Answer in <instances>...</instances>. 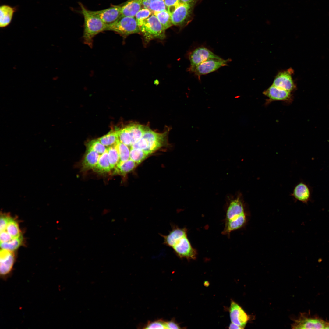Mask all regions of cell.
Returning <instances> with one entry per match:
<instances>
[{
	"mask_svg": "<svg viewBox=\"0 0 329 329\" xmlns=\"http://www.w3.org/2000/svg\"><path fill=\"white\" fill-rule=\"evenodd\" d=\"M241 196L239 194L230 200L223 234L229 235L232 232L241 228L246 222V216Z\"/></svg>",
	"mask_w": 329,
	"mask_h": 329,
	"instance_id": "cell-1",
	"label": "cell"
},
{
	"mask_svg": "<svg viewBox=\"0 0 329 329\" xmlns=\"http://www.w3.org/2000/svg\"><path fill=\"white\" fill-rule=\"evenodd\" d=\"M79 5L84 19L83 41L85 44L92 48L94 38L99 33L106 30L107 25L82 3H80Z\"/></svg>",
	"mask_w": 329,
	"mask_h": 329,
	"instance_id": "cell-2",
	"label": "cell"
},
{
	"mask_svg": "<svg viewBox=\"0 0 329 329\" xmlns=\"http://www.w3.org/2000/svg\"><path fill=\"white\" fill-rule=\"evenodd\" d=\"M144 44L154 39L163 40L166 37L165 30L157 17L152 14L139 27Z\"/></svg>",
	"mask_w": 329,
	"mask_h": 329,
	"instance_id": "cell-3",
	"label": "cell"
},
{
	"mask_svg": "<svg viewBox=\"0 0 329 329\" xmlns=\"http://www.w3.org/2000/svg\"><path fill=\"white\" fill-rule=\"evenodd\" d=\"M119 34L124 39L130 34L140 33L135 17L121 16L114 23L107 26L106 30Z\"/></svg>",
	"mask_w": 329,
	"mask_h": 329,
	"instance_id": "cell-4",
	"label": "cell"
},
{
	"mask_svg": "<svg viewBox=\"0 0 329 329\" xmlns=\"http://www.w3.org/2000/svg\"><path fill=\"white\" fill-rule=\"evenodd\" d=\"M293 329H329V320L308 313H302L292 325Z\"/></svg>",
	"mask_w": 329,
	"mask_h": 329,
	"instance_id": "cell-5",
	"label": "cell"
},
{
	"mask_svg": "<svg viewBox=\"0 0 329 329\" xmlns=\"http://www.w3.org/2000/svg\"><path fill=\"white\" fill-rule=\"evenodd\" d=\"M196 3H181L171 14L173 25L184 27L193 19L194 8Z\"/></svg>",
	"mask_w": 329,
	"mask_h": 329,
	"instance_id": "cell-6",
	"label": "cell"
},
{
	"mask_svg": "<svg viewBox=\"0 0 329 329\" xmlns=\"http://www.w3.org/2000/svg\"><path fill=\"white\" fill-rule=\"evenodd\" d=\"M172 248L175 253L181 258L190 260L196 258L197 251L192 246L188 238L187 233L181 236Z\"/></svg>",
	"mask_w": 329,
	"mask_h": 329,
	"instance_id": "cell-7",
	"label": "cell"
},
{
	"mask_svg": "<svg viewBox=\"0 0 329 329\" xmlns=\"http://www.w3.org/2000/svg\"><path fill=\"white\" fill-rule=\"evenodd\" d=\"M231 61L230 59H209L200 64L191 72L198 76L200 80L201 76L214 72L222 67L227 66L228 63Z\"/></svg>",
	"mask_w": 329,
	"mask_h": 329,
	"instance_id": "cell-8",
	"label": "cell"
},
{
	"mask_svg": "<svg viewBox=\"0 0 329 329\" xmlns=\"http://www.w3.org/2000/svg\"><path fill=\"white\" fill-rule=\"evenodd\" d=\"M15 257L12 251L2 249L0 252V278L6 281L13 274Z\"/></svg>",
	"mask_w": 329,
	"mask_h": 329,
	"instance_id": "cell-9",
	"label": "cell"
},
{
	"mask_svg": "<svg viewBox=\"0 0 329 329\" xmlns=\"http://www.w3.org/2000/svg\"><path fill=\"white\" fill-rule=\"evenodd\" d=\"M189 58L190 65L188 71L191 72L199 65L207 59L221 58L205 47L201 46L196 48L192 51L189 55Z\"/></svg>",
	"mask_w": 329,
	"mask_h": 329,
	"instance_id": "cell-10",
	"label": "cell"
},
{
	"mask_svg": "<svg viewBox=\"0 0 329 329\" xmlns=\"http://www.w3.org/2000/svg\"><path fill=\"white\" fill-rule=\"evenodd\" d=\"M166 135L165 133H156L147 127L142 136L147 143V147L144 150L150 154L160 148L164 144Z\"/></svg>",
	"mask_w": 329,
	"mask_h": 329,
	"instance_id": "cell-11",
	"label": "cell"
},
{
	"mask_svg": "<svg viewBox=\"0 0 329 329\" xmlns=\"http://www.w3.org/2000/svg\"><path fill=\"white\" fill-rule=\"evenodd\" d=\"M121 5H113L105 9L91 11L107 26L116 21L121 16Z\"/></svg>",
	"mask_w": 329,
	"mask_h": 329,
	"instance_id": "cell-12",
	"label": "cell"
},
{
	"mask_svg": "<svg viewBox=\"0 0 329 329\" xmlns=\"http://www.w3.org/2000/svg\"><path fill=\"white\" fill-rule=\"evenodd\" d=\"M231 321L244 329L249 320V317L242 308L232 300L229 308Z\"/></svg>",
	"mask_w": 329,
	"mask_h": 329,
	"instance_id": "cell-13",
	"label": "cell"
},
{
	"mask_svg": "<svg viewBox=\"0 0 329 329\" xmlns=\"http://www.w3.org/2000/svg\"><path fill=\"white\" fill-rule=\"evenodd\" d=\"M292 71L289 69L279 73L276 76L273 85L291 92L295 88L291 74Z\"/></svg>",
	"mask_w": 329,
	"mask_h": 329,
	"instance_id": "cell-14",
	"label": "cell"
},
{
	"mask_svg": "<svg viewBox=\"0 0 329 329\" xmlns=\"http://www.w3.org/2000/svg\"><path fill=\"white\" fill-rule=\"evenodd\" d=\"M18 9L17 6H12L4 4L0 6V27L4 28L11 23L14 13Z\"/></svg>",
	"mask_w": 329,
	"mask_h": 329,
	"instance_id": "cell-15",
	"label": "cell"
},
{
	"mask_svg": "<svg viewBox=\"0 0 329 329\" xmlns=\"http://www.w3.org/2000/svg\"><path fill=\"white\" fill-rule=\"evenodd\" d=\"M263 93L271 101H287L291 97L290 92L273 85L264 91Z\"/></svg>",
	"mask_w": 329,
	"mask_h": 329,
	"instance_id": "cell-16",
	"label": "cell"
},
{
	"mask_svg": "<svg viewBox=\"0 0 329 329\" xmlns=\"http://www.w3.org/2000/svg\"><path fill=\"white\" fill-rule=\"evenodd\" d=\"M143 0H128L121 5V16L135 17L141 9Z\"/></svg>",
	"mask_w": 329,
	"mask_h": 329,
	"instance_id": "cell-17",
	"label": "cell"
},
{
	"mask_svg": "<svg viewBox=\"0 0 329 329\" xmlns=\"http://www.w3.org/2000/svg\"><path fill=\"white\" fill-rule=\"evenodd\" d=\"M172 230L166 235L161 234L164 239V243L166 246L172 248L176 241L182 235L187 233V229L186 228H180L173 226Z\"/></svg>",
	"mask_w": 329,
	"mask_h": 329,
	"instance_id": "cell-18",
	"label": "cell"
},
{
	"mask_svg": "<svg viewBox=\"0 0 329 329\" xmlns=\"http://www.w3.org/2000/svg\"><path fill=\"white\" fill-rule=\"evenodd\" d=\"M292 195L297 200L306 203L310 199V191L306 184L301 182L295 186Z\"/></svg>",
	"mask_w": 329,
	"mask_h": 329,
	"instance_id": "cell-19",
	"label": "cell"
},
{
	"mask_svg": "<svg viewBox=\"0 0 329 329\" xmlns=\"http://www.w3.org/2000/svg\"><path fill=\"white\" fill-rule=\"evenodd\" d=\"M100 155L94 150L87 149L82 163L83 168L85 170L94 169L98 163Z\"/></svg>",
	"mask_w": 329,
	"mask_h": 329,
	"instance_id": "cell-20",
	"label": "cell"
},
{
	"mask_svg": "<svg viewBox=\"0 0 329 329\" xmlns=\"http://www.w3.org/2000/svg\"><path fill=\"white\" fill-rule=\"evenodd\" d=\"M138 164L130 159L126 161H119L115 168V173L125 175L133 170Z\"/></svg>",
	"mask_w": 329,
	"mask_h": 329,
	"instance_id": "cell-21",
	"label": "cell"
},
{
	"mask_svg": "<svg viewBox=\"0 0 329 329\" xmlns=\"http://www.w3.org/2000/svg\"><path fill=\"white\" fill-rule=\"evenodd\" d=\"M94 169L100 173L108 172L110 171L111 169L107 150L104 153L100 155L98 163Z\"/></svg>",
	"mask_w": 329,
	"mask_h": 329,
	"instance_id": "cell-22",
	"label": "cell"
},
{
	"mask_svg": "<svg viewBox=\"0 0 329 329\" xmlns=\"http://www.w3.org/2000/svg\"><path fill=\"white\" fill-rule=\"evenodd\" d=\"M128 127L131 137L132 145L142 137L147 127L135 124L129 125Z\"/></svg>",
	"mask_w": 329,
	"mask_h": 329,
	"instance_id": "cell-23",
	"label": "cell"
},
{
	"mask_svg": "<svg viewBox=\"0 0 329 329\" xmlns=\"http://www.w3.org/2000/svg\"><path fill=\"white\" fill-rule=\"evenodd\" d=\"M98 139L104 146L108 147L115 145L119 142L117 130H111Z\"/></svg>",
	"mask_w": 329,
	"mask_h": 329,
	"instance_id": "cell-24",
	"label": "cell"
},
{
	"mask_svg": "<svg viewBox=\"0 0 329 329\" xmlns=\"http://www.w3.org/2000/svg\"><path fill=\"white\" fill-rule=\"evenodd\" d=\"M152 13L157 17L165 30L173 25L170 15L167 10Z\"/></svg>",
	"mask_w": 329,
	"mask_h": 329,
	"instance_id": "cell-25",
	"label": "cell"
},
{
	"mask_svg": "<svg viewBox=\"0 0 329 329\" xmlns=\"http://www.w3.org/2000/svg\"><path fill=\"white\" fill-rule=\"evenodd\" d=\"M142 5L144 8L149 9L152 12L167 10L164 1L163 0H155L149 1H143Z\"/></svg>",
	"mask_w": 329,
	"mask_h": 329,
	"instance_id": "cell-26",
	"label": "cell"
},
{
	"mask_svg": "<svg viewBox=\"0 0 329 329\" xmlns=\"http://www.w3.org/2000/svg\"><path fill=\"white\" fill-rule=\"evenodd\" d=\"M107 150L111 168L112 169L115 168L119 161V154L116 145L108 147Z\"/></svg>",
	"mask_w": 329,
	"mask_h": 329,
	"instance_id": "cell-27",
	"label": "cell"
},
{
	"mask_svg": "<svg viewBox=\"0 0 329 329\" xmlns=\"http://www.w3.org/2000/svg\"><path fill=\"white\" fill-rule=\"evenodd\" d=\"M149 155L143 150L131 147L130 159L139 164Z\"/></svg>",
	"mask_w": 329,
	"mask_h": 329,
	"instance_id": "cell-28",
	"label": "cell"
},
{
	"mask_svg": "<svg viewBox=\"0 0 329 329\" xmlns=\"http://www.w3.org/2000/svg\"><path fill=\"white\" fill-rule=\"evenodd\" d=\"M5 231L13 238H18L21 236L20 231L17 222L10 217Z\"/></svg>",
	"mask_w": 329,
	"mask_h": 329,
	"instance_id": "cell-29",
	"label": "cell"
},
{
	"mask_svg": "<svg viewBox=\"0 0 329 329\" xmlns=\"http://www.w3.org/2000/svg\"><path fill=\"white\" fill-rule=\"evenodd\" d=\"M117 131L119 141L127 146L131 147L132 145V139L128 126L117 130Z\"/></svg>",
	"mask_w": 329,
	"mask_h": 329,
	"instance_id": "cell-30",
	"label": "cell"
},
{
	"mask_svg": "<svg viewBox=\"0 0 329 329\" xmlns=\"http://www.w3.org/2000/svg\"><path fill=\"white\" fill-rule=\"evenodd\" d=\"M22 241L21 236L18 238H13L8 242L0 243L1 248L2 249L13 251L19 246L22 243Z\"/></svg>",
	"mask_w": 329,
	"mask_h": 329,
	"instance_id": "cell-31",
	"label": "cell"
},
{
	"mask_svg": "<svg viewBox=\"0 0 329 329\" xmlns=\"http://www.w3.org/2000/svg\"><path fill=\"white\" fill-rule=\"evenodd\" d=\"M116 146L119 154V161H126L130 159V150L127 145L119 141Z\"/></svg>",
	"mask_w": 329,
	"mask_h": 329,
	"instance_id": "cell-32",
	"label": "cell"
},
{
	"mask_svg": "<svg viewBox=\"0 0 329 329\" xmlns=\"http://www.w3.org/2000/svg\"><path fill=\"white\" fill-rule=\"evenodd\" d=\"M152 14V12L147 9H141L135 16L139 27L141 26L145 21Z\"/></svg>",
	"mask_w": 329,
	"mask_h": 329,
	"instance_id": "cell-33",
	"label": "cell"
},
{
	"mask_svg": "<svg viewBox=\"0 0 329 329\" xmlns=\"http://www.w3.org/2000/svg\"><path fill=\"white\" fill-rule=\"evenodd\" d=\"M87 149L94 150L101 155L106 151L107 148L97 139H94L89 142L87 145Z\"/></svg>",
	"mask_w": 329,
	"mask_h": 329,
	"instance_id": "cell-34",
	"label": "cell"
},
{
	"mask_svg": "<svg viewBox=\"0 0 329 329\" xmlns=\"http://www.w3.org/2000/svg\"><path fill=\"white\" fill-rule=\"evenodd\" d=\"M164 1L167 10L170 15L181 3L183 2L180 0H164Z\"/></svg>",
	"mask_w": 329,
	"mask_h": 329,
	"instance_id": "cell-35",
	"label": "cell"
},
{
	"mask_svg": "<svg viewBox=\"0 0 329 329\" xmlns=\"http://www.w3.org/2000/svg\"><path fill=\"white\" fill-rule=\"evenodd\" d=\"M166 322L157 320L148 323L145 326L146 329H166Z\"/></svg>",
	"mask_w": 329,
	"mask_h": 329,
	"instance_id": "cell-36",
	"label": "cell"
},
{
	"mask_svg": "<svg viewBox=\"0 0 329 329\" xmlns=\"http://www.w3.org/2000/svg\"><path fill=\"white\" fill-rule=\"evenodd\" d=\"M147 147V141L143 137L131 146V147L143 150H145Z\"/></svg>",
	"mask_w": 329,
	"mask_h": 329,
	"instance_id": "cell-37",
	"label": "cell"
},
{
	"mask_svg": "<svg viewBox=\"0 0 329 329\" xmlns=\"http://www.w3.org/2000/svg\"><path fill=\"white\" fill-rule=\"evenodd\" d=\"M12 239L13 238L6 231L0 232V243L8 242Z\"/></svg>",
	"mask_w": 329,
	"mask_h": 329,
	"instance_id": "cell-38",
	"label": "cell"
},
{
	"mask_svg": "<svg viewBox=\"0 0 329 329\" xmlns=\"http://www.w3.org/2000/svg\"><path fill=\"white\" fill-rule=\"evenodd\" d=\"M9 217L2 216L0 218V232L5 231Z\"/></svg>",
	"mask_w": 329,
	"mask_h": 329,
	"instance_id": "cell-39",
	"label": "cell"
},
{
	"mask_svg": "<svg viewBox=\"0 0 329 329\" xmlns=\"http://www.w3.org/2000/svg\"><path fill=\"white\" fill-rule=\"evenodd\" d=\"M166 329H180V326L173 320L166 322Z\"/></svg>",
	"mask_w": 329,
	"mask_h": 329,
	"instance_id": "cell-40",
	"label": "cell"
},
{
	"mask_svg": "<svg viewBox=\"0 0 329 329\" xmlns=\"http://www.w3.org/2000/svg\"><path fill=\"white\" fill-rule=\"evenodd\" d=\"M229 328L230 329H242L239 326L232 322L230 324Z\"/></svg>",
	"mask_w": 329,
	"mask_h": 329,
	"instance_id": "cell-41",
	"label": "cell"
},
{
	"mask_svg": "<svg viewBox=\"0 0 329 329\" xmlns=\"http://www.w3.org/2000/svg\"><path fill=\"white\" fill-rule=\"evenodd\" d=\"M183 2L186 3H197L198 0H180Z\"/></svg>",
	"mask_w": 329,
	"mask_h": 329,
	"instance_id": "cell-42",
	"label": "cell"
},
{
	"mask_svg": "<svg viewBox=\"0 0 329 329\" xmlns=\"http://www.w3.org/2000/svg\"><path fill=\"white\" fill-rule=\"evenodd\" d=\"M153 0H143V1H153ZM163 0V1H164V0Z\"/></svg>",
	"mask_w": 329,
	"mask_h": 329,
	"instance_id": "cell-43",
	"label": "cell"
}]
</instances>
